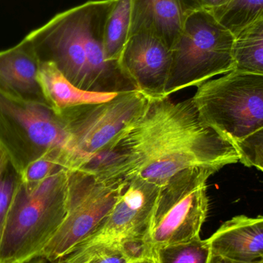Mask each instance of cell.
I'll return each mask as SVG.
<instances>
[{"label":"cell","mask_w":263,"mask_h":263,"mask_svg":"<svg viewBox=\"0 0 263 263\" xmlns=\"http://www.w3.org/2000/svg\"><path fill=\"white\" fill-rule=\"evenodd\" d=\"M159 187L145 181H127L118 200L93 233L54 262L81 263L92 253L118 245L129 236H148Z\"/></svg>","instance_id":"cell-10"},{"label":"cell","mask_w":263,"mask_h":263,"mask_svg":"<svg viewBox=\"0 0 263 263\" xmlns=\"http://www.w3.org/2000/svg\"><path fill=\"white\" fill-rule=\"evenodd\" d=\"M212 13L236 35L249 25L263 18V0H233Z\"/></svg>","instance_id":"cell-19"},{"label":"cell","mask_w":263,"mask_h":263,"mask_svg":"<svg viewBox=\"0 0 263 263\" xmlns=\"http://www.w3.org/2000/svg\"><path fill=\"white\" fill-rule=\"evenodd\" d=\"M9 160H8L7 157L5 155L4 152L0 148V174H1L3 170H4L6 165H7Z\"/></svg>","instance_id":"cell-29"},{"label":"cell","mask_w":263,"mask_h":263,"mask_svg":"<svg viewBox=\"0 0 263 263\" xmlns=\"http://www.w3.org/2000/svg\"><path fill=\"white\" fill-rule=\"evenodd\" d=\"M209 263H232L227 259H224V258L220 257V256H215V255H212L211 258H210V262Z\"/></svg>","instance_id":"cell-30"},{"label":"cell","mask_w":263,"mask_h":263,"mask_svg":"<svg viewBox=\"0 0 263 263\" xmlns=\"http://www.w3.org/2000/svg\"><path fill=\"white\" fill-rule=\"evenodd\" d=\"M125 80L149 97H165L172 65L171 49L147 32L129 37L118 62Z\"/></svg>","instance_id":"cell-11"},{"label":"cell","mask_w":263,"mask_h":263,"mask_svg":"<svg viewBox=\"0 0 263 263\" xmlns=\"http://www.w3.org/2000/svg\"><path fill=\"white\" fill-rule=\"evenodd\" d=\"M115 0L83 3L51 18L26 35L40 62H51L85 90L120 92L125 80L119 64L108 60L103 30Z\"/></svg>","instance_id":"cell-2"},{"label":"cell","mask_w":263,"mask_h":263,"mask_svg":"<svg viewBox=\"0 0 263 263\" xmlns=\"http://www.w3.org/2000/svg\"><path fill=\"white\" fill-rule=\"evenodd\" d=\"M212 252L208 239L192 240L153 249L156 263H209Z\"/></svg>","instance_id":"cell-18"},{"label":"cell","mask_w":263,"mask_h":263,"mask_svg":"<svg viewBox=\"0 0 263 263\" xmlns=\"http://www.w3.org/2000/svg\"><path fill=\"white\" fill-rule=\"evenodd\" d=\"M207 239L212 255L232 263H263V216H235Z\"/></svg>","instance_id":"cell-12"},{"label":"cell","mask_w":263,"mask_h":263,"mask_svg":"<svg viewBox=\"0 0 263 263\" xmlns=\"http://www.w3.org/2000/svg\"><path fill=\"white\" fill-rule=\"evenodd\" d=\"M233 0H201L202 9L209 12H214L216 9L230 4Z\"/></svg>","instance_id":"cell-26"},{"label":"cell","mask_w":263,"mask_h":263,"mask_svg":"<svg viewBox=\"0 0 263 263\" xmlns=\"http://www.w3.org/2000/svg\"><path fill=\"white\" fill-rule=\"evenodd\" d=\"M133 0H115L103 30V46L108 60L118 63L130 37Z\"/></svg>","instance_id":"cell-17"},{"label":"cell","mask_w":263,"mask_h":263,"mask_svg":"<svg viewBox=\"0 0 263 263\" xmlns=\"http://www.w3.org/2000/svg\"><path fill=\"white\" fill-rule=\"evenodd\" d=\"M40 61L29 40L0 51V89L25 100L44 102L37 81Z\"/></svg>","instance_id":"cell-13"},{"label":"cell","mask_w":263,"mask_h":263,"mask_svg":"<svg viewBox=\"0 0 263 263\" xmlns=\"http://www.w3.org/2000/svg\"><path fill=\"white\" fill-rule=\"evenodd\" d=\"M234 43V34L212 12L199 9L187 14L171 48V70L165 97L233 71Z\"/></svg>","instance_id":"cell-5"},{"label":"cell","mask_w":263,"mask_h":263,"mask_svg":"<svg viewBox=\"0 0 263 263\" xmlns=\"http://www.w3.org/2000/svg\"><path fill=\"white\" fill-rule=\"evenodd\" d=\"M233 71L263 75V18L235 35Z\"/></svg>","instance_id":"cell-16"},{"label":"cell","mask_w":263,"mask_h":263,"mask_svg":"<svg viewBox=\"0 0 263 263\" xmlns=\"http://www.w3.org/2000/svg\"><path fill=\"white\" fill-rule=\"evenodd\" d=\"M150 98L136 89H127L109 101L77 106L59 115L69 135L70 170L84 167L109 149L144 112Z\"/></svg>","instance_id":"cell-7"},{"label":"cell","mask_w":263,"mask_h":263,"mask_svg":"<svg viewBox=\"0 0 263 263\" xmlns=\"http://www.w3.org/2000/svg\"><path fill=\"white\" fill-rule=\"evenodd\" d=\"M117 246L131 262L153 258V247L148 235L129 236Z\"/></svg>","instance_id":"cell-22"},{"label":"cell","mask_w":263,"mask_h":263,"mask_svg":"<svg viewBox=\"0 0 263 263\" xmlns=\"http://www.w3.org/2000/svg\"><path fill=\"white\" fill-rule=\"evenodd\" d=\"M191 99L202 120L236 145L263 129V75L231 71Z\"/></svg>","instance_id":"cell-6"},{"label":"cell","mask_w":263,"mask_h":263,"mask_svg":"<svg viewBox=\"0 0 263 263\" xmlns=\"http://www.w3.org/2000/svg\"><path fill=\"white\" fill-rule=\"evenodd\" d=\"M20 175L9 162L0 174V242L3 238L9 207L20 183Z\"/></svg>","instance_id":"cell-21"},{"label":"cell","mask_w":263,"mask_h":263,"mask_svg":"<svg viewBox=\"0 0 263 263\" xmlns=\"http://www.w3.org/2000/svg\"><path fill=\"white\" fill-rule=\"evenodd\" d=\"M0 148L18 175L46 155L71 168L69 137L64 123L44 102L25 100L0 89Z\"/></svg>","instance_id":"cell-4"},{"label":"cell","mask_w":263,"mask_h":263,"mask_svg":"<svg viewBox=\"0 0 263 263\" xmlns=\"http://www.w3.org/2000/svg\"><path fill=\"white\" fill-rule=\"evenodd\" d=\"M239 162L236 145L202 120L192 99L151 97L144 112L86 170L105 179L161 186L185 170L218 172Z\"/></svg>","instance_id":"cell-1"},{"label":"cell","mask_w":263,"mask_h":263,"mask_svg":"<svg viewBox=\"0 0 263 263\" xmlns=\"http://www.w3.org/2000/svg\"><path fill=\"white\" fill-rule=\"evenodd\" d=\"M37 81L45 101L57 115L77 106L109 101L119 92L80 89L51 62H40Z\"/></svg>","instance_id":"cell-15"},{"label":"cell","mask_w":263,"mask_h":263,"mask_svg":"<svg viewBox=\"0 0 263 263\" xmlns=\"http://www.w3.org/2000/svg\"><path fill=\"white\" fill-rule=\"evenodd\" d=\"M69 170L36 185L20 181L0 242V263H20L39 256L67 213Z\"/></svg>","instance_id":"cell-3"},{"label":"cell","mask_w":263,"mask_h":263,"mask_svg":"<svg viewBox=\"0 0 263 263\" xmlns=\"http://www.w3.org/2000/svg\"><path fill=\"white\" fill-rule=\"evenodd\" d=\"M129 263H156V262H155L154 259L152 258V259H143V260L136 261V262Z\"/></svg>","instance_id":"cell-31"},{"label":"cell","mask_w":263,"mask_h":263,"mask_svg":"<svg viewBox=\"0 0 263 263\" xmlns=\"http://www.w3.org/2000/svg\"><path fill=\"white\" fill-rule=\"evenodd\" d=\"M63 168L67 170L62 159L52 155H46L28 165L20 174V182L23 185L32 186Z\"/></svg>","instance_id":"cell-20"},{"label":"cell","mask_w":263,"mask_h":263,"mask_svg":"<svg viewBox=\"0 0 263 263\" xmlns=\"http://www.w3.org/2000/svg\"><path fill=\"white\" fill-rule=\"evenodd\" d=\"M236 147H237L239 155L241 153L249 151V150L256 148V147H262L263 148V129L255 133L254 135L247 138L242 142H239L236 145Z\"/></svg>","instance_id":"cell-25"},{"label":"cell","mask_w":263,"mask_h":263,"mask_svg":"<svg viewBox=\"0 0 263 263\" xmlns=\"http://www.w3.org/2000/svg\"><path fill=\"white\" fill-rule=\"evenodd\" d=\"M186 15L180 0H133L130 36L147 32L160 39L171 49Z\"/></svg>","instance_id":"cell-14"},{"label":"cell","mask_w":263,"mask_h":263,"mask_svg":"<svg viewBox=\"0 0 263 263\" xmlns=\"http://www.w3.org/2000/svg\"><path fill=\"white\" fill-rule=\"evenodd\" d=\"M131 262L118 246L105 247L86 258L81 263H129Z\"/></svg>","instance_id":"cell-23"},{"label":"cell","mask_w":263,"mask_h":263,"mask_svg":"<svg viewBox=\"0 0 263 263\" xmlns=\"http://www.w3.org/2000/svg\"><path fill=\"white\" fill-rule=\"evenodd\" d=\"M20 263H55L54 262H50V261L46 259V258L43 256H35V257L32 258L29 260L25 261V262Z\"/></svg>","instance_id":"cell-28"},{"label":"cell","mask_w":263,"mask_h":263,"mask_svg":"<svg viewBox=\"0 0 263 263\" xmlns=\"http://www.w3.org/2000/svg\"><path fill=\"white\" fill-rule=\"evenodd\" d=\"M126 184L83 168L69 170L67 213L39 256L57 262L67 256L109 214Z\"/></svg>","instance_id":"cell-8"},{"label":"cell","mask_w":263,"mask_h":263,"mask_svg":"<svg viewBox=\"0 0 263 263\" xmlns=\"http://www.w3.org/2000/svg\"><path fill=\"white\" fill-rule=\"evenodd\" d=\"M186 13L202 9L201 0H180Z\"/></svg>","instance_id":"cell-27"},{"label":"cell","mask_w":263,"mask_h":263,"mask_svg":"<svg viewBox=\"0 0 263 263\" xmlns=\"http://www.w3.org/2000/svg\"><path fill=\"white\" fill-rule=\"evenodd\" d=\"M213 168L185 170L159 187L148 239L153 249L199 237L209 211L206 182Z\"/></svg>","instance_id":"cell-9"},{"label":"cell","mask_w":263,"mask_h":263,"mask_svg":"<svg viewBox=\"0 0 263 263\" xmlns=\"http://www.w3.org/2000/svg\"><path fill=\"white\" fill-rule=\"evenodd\" d=\"M240 162L247 167L254 166L263 172V148L256 147L241 153Z\"/></svg>","instance_id":"cell-24"}]
</instances>
